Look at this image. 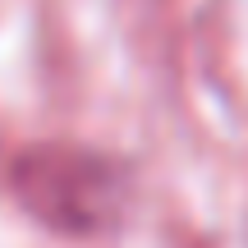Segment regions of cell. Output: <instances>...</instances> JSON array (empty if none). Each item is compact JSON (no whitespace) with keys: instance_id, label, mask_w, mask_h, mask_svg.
Wrapping results in <instances>:
<instances>
[{"instance_id":"cell-1","label":"cell","mask_w":248,"mask_h":248,"mask_svg":"<svg viewBox=\"0 0 248 248\" xmlns=\"http://www.w3.org/2000/svg\"><path fill=\"white\" fill-rule=\"evenodd\" d=\"M9 188L32 221L55 234H97L124 212V175L115 161L69 142H37L9 161Z\"/></svg>"}]
</instances>
